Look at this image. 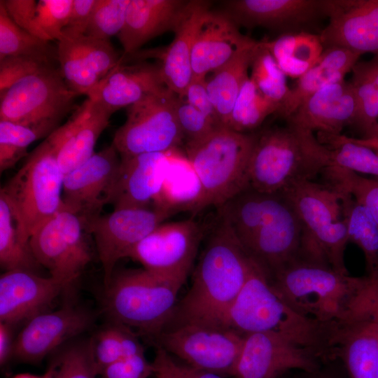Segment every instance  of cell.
<instances>
[{
  "label": "cell",
  "mask_w": 378,
  "mask_h": 378,
  "mask_svg": "<svg viewBox=\"0 0 378 378\" xmlns=\"http://www.w3.org/2000/svg\"><path fill=\"white\" fill-rule=\"evenodd\" d=\"M269 276L280 297L300 314L344 328L372 319L378 286L367 276L343 274L302 255Z\"/></svg>",
  "instance_id": "6da1fadb"
},
{
  "label": "cell",
  "mask_w": 378,
  "mask_h": 378,
  "mask_svg": "<svg viewBox=\"0 0 378 378\" xmlns=\"http://www.w3.org/2000/svg\"><path fill=\"white\" fill-rule=\"evenodd\" d=\"M193 272L192 283L177 302L169 326L201 323L223 326L244 285L253 260L219 216Z\"/></svg>",
  "instance_id": "7a4b0ae2"
},
{
  "label": "cell",
  "mask_w": 378,
  "mask_h": 378,
  "mask_svg": "<svg viewBox=\"0 0 378 378\" xmlns=\"http://www.w3.org/2000/svg\"><path fill=\"white\" fill-rule=\"evenodd\" d=\"M223 325L245 335L276 334L312 349L326 359L337 357L340 328L307 318L291 308L275 291L265 270L255 262L230 307Z\"/></svg>",
  "instance_id": "3957f363"
},
{
  "label": "cell",
  "mask_w": 378,
  "mask_h": 378,
  "mask_svg": "<svg viewBox=\"0 0 378 378\" xmlns=\"http://www.w3.org/2000/svg\"><path fill=\"white\" fill-rule=\"evenodd\" d=\"M330 166V150L312 132L286 123L256 132L248 163L250 187L262 192H284L313 181Z\"/></svg>",
  "instance_id": "277c9868"
},
{
  "label": "cell",
  "mask_w": 378,
  "mask_h": 378,
  "mask_svg": "<svg viewBox=\"0 0 378 378\" xmlns=\"http://www.w3.org/2000/svg\"><path fill=\"white\" fill-rule=\"evenodd\" d=\"M181 287L144 269L114 272L104 286L102 308L112 323L153 340L169 326Z\"/></svg>",
  "instance_id": "5b68a950"
},
{
  "label": "cell",
  "mask_w": 378,
  "mask_h": 378,
  "mask_svg": "<svg viewBox=\"0 0 378 378\" xmlns=\"http://www.w3.org/2000/svg\"><path fill=\"white\" fill-rule=\"evenodd\" d=\"M256 132L241 133L220 127L186 144V155L200 180L202 209L222 206L250 186L248 163Z\"/></svg>",
  "instance_id": "8992f818"
},
{
  "label": "cell",
  "mask_w": 378,
  "mask_h": 378,
  "mask_svg": "<svg viewBox=\"0 0 378 378\" xmlns=\"http://www.w3.org/2000/svg\"><path fill=\"white\" fill-rule=\"evenodd\" d=\"M283 193L291 202L302 223L300 255L349 274L344 262L349 242L347 225L338 192L324 183L305 181Z\"/></svg>",
  "instance_id": "52a82bcc"
},
{
  "label": "cell",
  "mask_w": 378,
  "mask_h": 378,
  "mask_svg": "<svg viewBox=\"0 0 378 378\" xmlns=\"http://www.w3.org/2000/svg\"><path fill=\"white\" fill-rule=\"evenodd\" d=\"M63 173L55 153L45 139L1 188L18 221L23 241L44 221L65 209Z\"/></svg>",
  "instance_id": "ba28073f"
},
{
  "label": "cell",
  "mask_w": 378,
  "mask_h": 378,
  "mask_svg": "<svg viewBox=\"0 0 378 378\" xmlns=\"http://www.w3.org/2000/svg\"><path fill=\"white\" fill-rule=\"evenodd\" d=\"M77 96L66 83L59 69L51 65L0 92V120L44 127L53 132Z\"/></svg>",
  "instance_id": "9c48e42d"
},
{
  "label": "cell",
  "mask_w": 378,
  "mask_h": 378,
  "mask_svg": "<svg viewBox=\"0 0 378 378\" xmlns=\"http://www.w3.org/2000/svg\"><path fill=\"white\" fill-rule=\"evenodd\" d=\"M244 337L224 326L186 323L167 327L153 340L185 364L227 377H234Z\"/></svg>",
  "instance_id": "30bf717a"
},
{
  "label": "cell",
  "mask_w": 378,
  "mask_h": 378,
  "mask_svg": "<svg viewBox=\"0 0 378 378\" xmlns=\"http://www.w3.org/2000/svg\"><path fill=\"white\" fill-rule=\"evenodd\" d=\"M177 97L165 88L128 107L112 142L120 156L177 149L184 139L175 113Z\"/></svg>",
  "instance_id": "8fae6325"
},
{
  "label": "cell",
  "mask_w": 378,
  "mask_h": 378,
  "mask_svg": "<svg viewBox=\"0 0 378 378\" xmlns=\"http://www.w3.org/2000/svg\"><path fill=\"white\" fill-rule=\"evenodd\" d=\"M303 230L291 202L278 192L238 238L248 255L270 275L300 254Z\"/></svg>",
  "instance_id": "7c38bea8"
},
{
  "label": "cell",
  "mask_w": 378,
  "mask_h": 378,
  "mask_svg": "<svg viewBox=\"0 0 378 378\" xmlns=\"http://www.w3.org/2000/svg\"><path fill=\"white\" fill-rule=\"evenodd\" d=\"M88 234L84 220L64 209L38 227L29 245L50 276L71 285L92 260Z\"/></svg>",
  "instance_id": "4fadbf2b"
},
{
  "label": "cell",
  "mask_w": 378,
  "mask_h": 378,
  "mask_svg": "<svg viewBox=\"0 0 378 378\" xmlns=\"http://www.w3.org/2000/svg\"><path fill=\"white\" fill-rule=\"evenodd\" d=\"M205 230L192 218L162 223L134 246L128 258L151 274L182 286Z\"/></svg>",
  "instance_id": "5bb4252c"
},
{
  "label": "cell",
  "mask_w": 378,
  "mask_h": 378,
  "mask_svg": "<svg viewBox=\"0 0 378 378\" xmlns=\"http://www.w3.org/2000/svg\"><path fill=\"white\" fill-rule=\"evenodd\" d=\"M339 0H229L223 8L239 26L262 27L279 36L317 34L321 22L330 18Z\"/></svg>",
  "instance_id": "9a60e30c"
},
{
  "label": "cell",
  "mask_w": 378,
  "mask_h": 378,
  "mask_svg": "<svg viewBox=\"0 0 378 378\" xmlns=\"http://www.w3.org/2000/svg\"><path fill=\"white\" fill-rule=\"evenodd\" d=\"M173 214L155 205L113 209L87 224L94 239L104 272V286L111 280L118 261L128 258L143 239Z\"/></svg>",
  "instance_id": "2e32d148"
},
{
  "label": "cell",
  "mask_w": 378,
  "mask_h": 378,
  "mask_svg": "<svg viewBox=\"0 0 378 378\" xmlns=\"http://www.w3.org/2000/svg\"><path fill=\"white\" fill-rule=\"evenodd\" d=\"M120 165V154L111 143L65 174L62 188L65 209L86 224L100 216L103 207L110 202Z\"/></svg>",
  "instance_id": "e0dca14e"
},
{
  "label": "cell",
  "mask_w": 378,
  "mask_h": 378,
  "mask_svg": "<svg viewBox=\"0 0 378 378\" xmlns=\"http://www.w3.org/2000/svg\"><path fill=\"white\" fill-rule=\"evenodd\" d=\"M316 351L291 342L276 334L245 335L234 378H278L292 369L315 372L322 360Z\"/></svg>",
  "instance_id": "ac0fdd59"
},
{
  "label": "cell",
  "mask_w": 378,
  "mask_h": 378,
  "mask_svg": "<svg viewBox=\"0 0 378 378\" xmlns=\"http://www.w3.org/2000/svg\"><path fill=\"white\" fill-rule=\"evenodd\" d=\"M93 320L88 310L72 305L41 312L29 318L18 334L13 358L38 364L66 341L86 331Z\"/></svg>",
  "instance_id": "d6986e66"
},
{
  "label": "cell",
  "mask_w": 378,
  "mask_h": 378,
  "mask_svg": "<svg viewBox=\"0 0 378 378\" xmlns=\"http://www.w3.org/2000/svg\"><path fill=\"white\" fill-rule=\"evenodd\" d=\"M59 71L69 88L78 95L89 97L109 73L120 62L110 41L86 35L57 42Z\"/></svg>",
  "instance_id": "ffe728a7"
},
{
  "label": "cell",
  "mask_w": 378,
  "mask_h": 378,
  "mask_svg": "<svg viewBox=\"0 0 378 378\" xmlns=\"http://www.w3.org/2000/svg\"><path fill=\"white\" fill-rule=\"evenodd\" d=\"M256 42L244 35L225 12L211 8L195 37L191 57L192 78H206L208 74L222 68Z\"/></svg>",
  "instance_id": "44dd1931"
},
{
  "label": "cell",
  "mask_w": 378,
  "mask_h": 378,
  "mask_svg": "<svg viewBox=\"0 0 378 378\" xmlns=\"http://www.w3.org/2000/svg\"><path fill=\"white\" fill-rule=\"evenodd\" d=\"M111 115L96 101L88 97L64 125L46 139L64 174L95 153L96 143L108 127Z\"/></svg>",
  "instance_id": "7402d4cb"
},
{
  "label": "cell",
  "mask_w": 378,
  "mask_h": 378,
  "mask_svg": "<svg viewBox=\"0 0 378 378\" xmlns=\"http://www.w3.org/2000/svg\"><path fill=\"white\" fill-rule=\"evenodd\" d=\"M69 284L36 272L15 270L0 277V321L9 325L43 312Z\"/></svg>",
  "instance_id": "603a6c76"
},
{
  "label": "cell",
  "mask_w": 378,
  "mask_h": 378,
  "mask_svg": "<svg viewBox=\"0 0 378 378\" xmlns=\"http://www.w3.org/2000/svg\"><path fill=\"white\" fill-rule=\"evenodd\" d=\"M358 102L350 82L328 84L304 101L286 123L311 131L341 134L353 126L358 115Z\"/></svg>",
  "instance_id": "cb8c5ba5"
},
{
  "label": "cell",
  "mask_w": 378,
  "mask_h": 378,
  "mask_svg": "<svg viewBox=\"0 0 378 378\" xmlns=\"http://www.w3.org/2000/svg\"><path fill=\"white\" fill-rule=\"evenodd\" d=\"M324 49L340 47L378 55V0H339L319 34Z\"/></svg>",
  "instance_id": "d4e9b609"
},
{
  "label": "cell",
  "mask_w": 378,
  "mask_h": 378,
  "mask_svg": "<svg viewBox=\"0 0 378 378\" xmlns=\"http://www.w3.org/2000/svg\"><path fill=\"white\" fill-rule=\"evenodd\" d=\"M168 153L120 156V165L109 204L113 209L148 206L159 195Z\"/></svg>",
  "instance_id": "484cf974"
},
{
  "label": "cell",
  "mask_w": 378,
  "mask_h": 378,
  "mask_svg": "<svg viewBox=\"0 0 378 378\" xmlns=\"http://www.w3.org/2000/svg\"><path fill=\"white\" fill-rule=\"evenodd\" d=\"M188 1L130 0L125 21L118 38L123 57L132 55L148 41L174 31L184 16Z\"/></svg>",
  "instance_id": "4316f807"
},
{
  "label": "cell",
  "mask_w": 378,
  "mask_h": 378,
  "mask_svg": "<svg viewBox=\"0 0 378 378\" xmlns=\"http://www.w3.org/2000/svg\"><path fill=\"white\" fill-rule=\"evenodd\" d=\"M167 88L160 64L139 62L118 64L88 97L112 114Z\"/></svg>",
  "instance_id": "83f0119b"
},
{
  "label": "cell",
  "mask_w": 378,
  "mask_h": 378,
  "mask_svg": "<svg viewBox=\"0 0 378 378\" xmlns=\"http://www.w3.org/2000/svg\"><path fill=\"white\" fill-rule=\"evenodd\" d=\"M211 4L210 1L204 0L188 1L172 43L158 52L145 53L160 58L164 84L179 97H183L192 79L191 57L194 40L203 18L211 9Z\"/></svg>",
  "instance_id": "f1b7e54d"
},
{
  "label": "cell",
  "mask_w": 378,
  "mask_h": 378,
  "mask_svg": "<svg viewBox=\"0 0 378 378\" xmlns=\"http://www.w3.org/2000/svg\"><path fill=\"white\" fill-rule=\"evenodd\" d=\"M360 56L340 47L325 48L318 62L290 88L287 98L275 115L285 120L316 92L328 84L344 80Z\"/></svg>",
  "instance_id": "f546056e"
},
{
  "label": "cell",
  "mask_w": 378,
  "mask_h": 378,
  "mask_svg": "<svg viewBox=\"0 0 378 378\" xmlns=\"http://www.w3.org/2000/svg\"><path fill=\"white\" fill-rule=\"evenodd\" d=\"M204 193L200 180L186 155L176 149L168 153V162L160 192L153 204L173 214L202 210Z\"/></svg>",
  "instance_id": "4dcf8cb0"
},
{
  "label": "cell",
  "mask_w": 378,
  "mask_h": 378,
  "mask_svg": "<svg viewBox=\"0 0 378 378\" xmlns=\"http://www.w3.org/2000/svg\"><path fill=\"white\" fill-rule=\"evenodd\" d=\"M337 356L344 361L350 378H378L376 323L368 319L340 330Z\"/></svg>",
  "instance_id": "1f68e13d"
},
{
  "label": "cell",
  "mask_w": 378,
  "mask_h": 378,
  "mask_svg": "<svg viewBox=\"0 0 378 378\" xmlns=\"http://www.w3.org/2000/svg\"><path fill=\"white\" fill-rule=\"evenodd\" d=\"M260 42L284 74L297 79L318 62L324 50L319 34L309 32L284 34Z\"/></svg>",
  "instance_id": "d6a6232c"
},
{
  "label": "cell",
  "mask_w": 378,
  "mask_h": 378,
  "mask_svg": "<svg viewBox=\"0 0 378 378\" xmlns=\"http://www.w3.org/2000/svg\"><path fill=\"white\" fill-rule=\"evenodd\" d=\"M257 42L215 71L213 77L206 80L209 96L222 127H228L236 99L244 83L249 77L248 70Z\"/></svg>",
  "instance_id": "836d02e7"
},
{
  "label": "cell",
  "mask_w": 378,
  "mask_h": 378,
  "mask_svg": "<svg viewBox=\"0 0 378 378\" xmlns=\"http://www.w3.org/2000/svg\"><path fill=\"white\" fill-rule=\"evenodd\" d=\"M336 191L347 225L349 242L361 249L365 260L366 276L378 286V225L367 208L350 194Z\"/></svg>",
  "instance_id": "e575fe53"
},
{
  "label": "cell",
  "mask_w": 378,
  "mask_h": 378,
  "mask_svg": "<svg viewBox=\"0 0 378 378\" xmlns=\"http://www.w3.org/2000/svg\"><path fill=\"white\" fill-rule=\"evenodd\" d=\"M349 81L358 102V115L353 125L368 138L378 124V55L357 62Z\"/></svg>",
  "instance_id": "d590c367"
},
{
  "label": "cell",
  "mask_w": 378,
  "mask_h": 378,
  "mask_svg": "<svg viewBox=\"0 0 378 378\" xmlns=\"http://www.w3.org/2000/svg\"><path fill=\"white\" fill-rule=\"evenodd\" d=\"M0 265L5 272L22 270L35 272L41 266L34 258L29 245L23 241L15 215L1 191Z\"/></svg>",
  "instance_id": "8d00e7d4"
},
{
  "label": "cell",
  "mask_w": 378,
  "mask_h": 378,
  "mask_svg": "<svg viewBox=\"0 0 378 378\" xmlns=\"http://www.w3.org/2000/svg\"><path fill=\"white\" fill-rule=\"evenodd\" d=\"M317 139L330 150V166L378 178V153L373 149L342 134L318 132Z\"/></svg>",
  "instance_id": "74e56055"
},
{
  "label": "cell",
  "mask_w": 378,
  "mask_h": 378,
  "mask_svg": "<svg viewBox=\"0 0 378 378\" xmlns=\"http://www.w3.org/2000/svg\"><path fill=\"white\" fill-rule=\"evenodd\" d=\"M92 342L99 375L104 368L120 360L144 353L132 329L114 323L101 330Z\"/></svg>",
  "instance_id": "f35d334b"
},
{
  "label": "cell",
  "mask_w": 378,
  "mask_h": 378,
  "mask_svg": "<svg viewBox=\"0 0 378 378\" xmlns=\"http://www.w3.org/2000/svg\"><path fill=\"white\" fill-rule=\"evenodd\" d=\"M279 106L266 98L248 77L244 83L231 113L228 128L241 133L260 127Z\"/></svg>",
  "instance_id": "ab89813d"
},
{
  "label": "cell",
  "mask_w": 378,
  "mask_h": 378,
  "mask_svg": "<svg viewBox=\"0 0 378 378\" xmlns=\"http://www.w3.org/2000/svg\"><path fill=\"white\" fill-rule=\"evenodd\" d=\"M37 55L57 60V48L17 25L0 1V59L10 56Z\"/></svg>",
  "instance_id": "60d3db41"
},
{
  "label": "cell",
  "mask_w": 378,
  "mask_h": 378,
  "mask_svg": "<svg viewBox=\"0 0 378 378\" xmlns=\"http://www.w3.org/2000/svg\"><path fill=\"white\" fill-rule=\"evenodd\" d=\"M250 68L249 77L259 91L280 107L290 91L287 76L260 41L255 46Z\"/></svg>",
  "instance_id": "b9f144b4"
},
{
  "label": "cell",
  "mask_w": 378,
  "mask_h": 378,
  "mask_svg": "<svg viewBox=\"0 0 378 378\" xmlns=\"http://www.w3.org/2000/svg\"><path fill=\"white\" fill-rule=\"evenodd\" d=\"M52 132L44 127L31 126L0 120V172L11 169L24 156L35 141Z\"/></svg>",
  "instance_id": "7bdbcfd3"
},
{
  "label": "cell",
  "mask_w": 378,
  "mask_h": 378,
  "mask_svg": "<svg viewBox=\"0 0 378 378\" xmlns=\"http://www.w3.org/2000/svg\"><path fill=\"white\" fill-rule=\"evenodd\" d=\"M323 183L338 191L350 194L365 206L378 225V178L364 177L336 167H328L321 174Z\"/></svg>",
  "instance_id": "ee69618b"
},
{
  "label": "cell",
  "mask_w": 378,
  "mask_h": 378,
  "mask_svg": "<svg viewBox=\"0 0 378 378\" xmlns=\"http://www.w3.org/2000/svg\"><path fill=\"white\" fill-rule=\"evenodd\" d=\"M53 378H96L98 371L92 340L67 347L50 362Z\"/></svg>",
  "instance_id": "f6af8a7d"
},
{
  "label": "cell",
  "mask_w": 378,
  "mask_h": 378,
  "mask_svg": "<svg viewBox=\"0 0 378 378\" xmlns=\"http://www.w3.org/2000/svg\"><path fill=\"white\" fill-rule=\"evenodd\" d=\"M130 0H97L85 35L110 41L123 28Z\"/></svg>",
  "instance_id": "bcb514c9"
},
{
  "label": "cell",
  "mask_w": 378,
  "mask_h": 378,
  "mask_svg": "<svg viewBox=\"0 0 378 378\" xmlns=\"http://www.w3.org/2000/svg\"><path fill=\"white\" fill-rule=\"evenodd\" d=\"M72 4L73 0L37 1L36 23L47 41L62 40Z\"/></svg>",
  "instance_id": "7dc6e473"
},
{
  "label": "cell",
  "mask_w": 378,
  "mask_h": 378,
  "mask_svg": "<svg viewBox=\"0 0 378 378\" xmlns=\"http://www.w3.org/2000/svg\"><path fill=\"white\" fill-rule=\"evenodd\" d=\"M55 59L45 56L18 55L0 59V92L19 80L54 64Z\"/></svg>",
  "instance_id": "c3c4849f"
},
{
  "label": "cell",
  "mask_w": 378,
  "mask_h": 378,
  "mask_svg": "<svg viewBox=\"0 0 378 378\" xmlns=\"http://www.w3.org/2000/svg\"><path fill=\"white\" fill-rule=\"evenodd\" d=\"M175 113L186 143L202 139L220 127L190 105L183 97H177Z\"/></svg>",
  "instance_id": "681fc988"
},
{
  "label": "cell",
  "mask_w": 378,
  "mask_h": 378,
  "mask_svg": "<svg viewBox=\"0 0 378 378\" xmlns=\"http://www.w3.org/2000/svg\"><path fill=\"white\" fill-rule=\"evenodd\" d=\"M156 378H226L179 363L162 348L158 346L152 363Z\"/></svg>",
  "instance_id": "f907efd6"
},
{
  "label": "cell",
  "mask_w": 378,
  "mask_h": 378,
  "mask_svg": "<svg viewBox=\"0 0 378 378\" xmlns=\"http://www.w3.org/2000/svg\"><path fill=\"white\" fill-rule=\"evenodd\" d=\"M153 374L152 363L144 353L120 360L106 368L99 374L101 378H148Z\"/></svg>",
  "instance_id": "816d5d0a"
},
{
  "label": "cell",
  "mask_w": 378,
  "mask_h": 378,
  "mask_svg": "<svg viewBox=\"0 0 378 378\" xmlns=\"http://www.w3.org/2000/svg\"><path fill=\"white\" fill-rule=\"evenodd\" d=\"M2 1L7 13L17 25L32 35L47 41L36 23L37 1L2 0Z\"/></svg>",
  "instance_id": "f5cc1de1"
},
{
  "label": "cell",
  "mask_w": 378,
  "mask_h": 378,
  "mask_svg": "<svg viewBox=\"0 0 378 378\" xmlns=\"http://www.w3.org/2000/svg\"><path fill=\"white\" fill-rule=\"evenodd\" d=\"M96 1L73 0L68 23L62 31V38L74 39L85 35Z\"/></svg>",
  "instance_id": "db71d44e"
},
{
  "label": "cell",
  "mask_w": 378,
  "mask_h": 378,
  "mask_svg": "<svg viewBox=\"0 0 378 378\" xmlns=\"http://www.w3.org/2000/svg\"><path fill=\"white\" fill-rule=\"evenodd\" d=\"M183 98L217 125L222 127L209 98L206 78H192L186 90Z\"/></svg>",
  "instance_id": "11a10c76"
},
{
  "label": "cell",
  "mask_w": 378,
  "mask_h": 378,
  "mask_svg": "<svg viewBox=\"0 0 378 378\" xmlns=\"http://www.w3.org/2000/svg\"><path fill=\"white\" fill-rule=\"evenodd\" d=\"M10 325L0 323V365L4 367L13 358L14 341H13Z\"/></svg>",
  "instance_id": "9f6ffc18"
},
{
  "label": "cell",
  "mask_w": 378,
  "mask_h": 378,
  "mask_svg": "<svg viewBox=\"0 0 378 378\" xmlns=\"http://www.w3.org/2000/svg\"><path fill=\"white\" fill-rule=\"evenodd\" d=\"M54 368L50 363L46 372L42 375H36L29 373H21L14 376L13 378H53Z\"/></svg>",
  "instance_id": "6f0895ef"
},
{
  "label": "cell",
  "mask_w": 378,
  "mask_h": 378,
  "mask_svg": "<svg viewBox=\"0 0 378 378\" xmlns=\"http://www.w3.org/2000/svg\"><path fill=\"white\" fill-rule=\"evenodd\" d=\"M356 141L365 145L378 153V140L374 139H356Z\"/></svg>",
  "instance_id": "680465c9"
},
{
  "label": "cell",
  "mask_w": 378,
  "mask_h": 378,
  "mask_svg": "<svg viewBox=\"0 0 378 378\" xmlns=\"http://www.w3.org/2000/svg\"><path fill=\"white\" fill-rule=\"evenodd\" d=\"M366 139H374L378 140V125H377Z\"/></svg>",
  "instance_id": "91938a15"
},
{
  "label": "cell",
  "mask_w": 378,
  "mask_h": 378,
  "mask_svg": "<svg viewBox=\"0 0 378 378\" xmlns=\"http://www.w3.org/2000/svg\"><path fill=\"white\" fill-rule=\"evenodd\" d=\"M372 320L378 323V301L373 311Z\"/></svg>",
  "instance_id": "94428289"
},
{
  "label": "cell",
  "mask_w": 378,
  "mask_h": 378,
  "mask_svg": "<svg viewBox=\"0 0 378 378\" xmlns=\"http://www.w3.org/2000/svg\"><path fill=\"white\" fill-rule=\"evenodd\" d=\"M375 323H376V322H375ZM376 324H377V334H378V323H376Z\"/></svg>",
  "instance_id": "6125c7cd"
},
{
  "label": "cell",
  "mask_w": 378,
  "mask_h": 378,
  "mask_svg": "<svg viewBox=\"0 0 378 378\" xmlns=\"http://www.w3.org/2000/svg\"><path fill=\"white\" fill-rule=\"evenodd\" d=\"M377 125H378V124H377ZM377 125H376V126H377Z\"/></svg>",
  "instance_id": "be15d7a7"
}]
</instances>
